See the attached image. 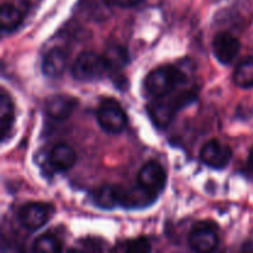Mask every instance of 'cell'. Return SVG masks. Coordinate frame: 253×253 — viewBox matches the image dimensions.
Returning a JSON list of instances; mask_svg holds the SVG:
<instances>
[{"label":"cell","instance_id":"1","mask_svg":"<svg viewBox=\"0 0 253 253\" xmlns=\"http://www.w3.org/2000/svg\"><path fill=\"white\" fill-rule=\"evenodd\" d=\"M185 82V76L179 68L162 66L153 69L145 79V88L153 98H163L172 94Z\"/></svg>","mask_w":253,"mask_h":253},{"label":"cell","instance_id":"2","mask_svg":"<svg viewBox=\"0 0 253 253\" xmlns=\"http://www.w3.org/2000/svg\"><path fill=\"white\" fill-rule=\"evenodd\" d=\"M194 96L195 94L193 91L188 90L180 93L177 98L167 99V96L156 98L157 100L152 101L148 105V114H150L151 119L156 125L160 126V127H165V126L169 125L172 119L174 118L175 111L184 104L189 103L190 99H193Z\"/></svg>","mask_w":253,"mask_h":253},{"label":"cell","instance_id":"3","mask_svg":"<svg viewBox=\"0 0 253 253\" xmlns=\"http://www.w3.org/2000/svg\"><path fill=\"white\" fill-rule=\"evenodd\" d=\"M96 120L109 133H120L127 124V116L120 104L114 99H104L96 110Z\"/></svg>","mask_w":253,"mask_h":253},{"label":"cell","instance_id":"4","mask_svg":"<svg viewBox=\"0 0 253 253\" xmlns=\"http://www.w3.org/2000/svg\"><path fill=\"white\" fill-rule=\"evenodd\" d=\"M72 76L77 81L98 79L108 71L103 56L91 51L82 52L72 64Z\"/></svg>","mask_w":253,"mask_h":253},{"label":"cell","instance_id":"5","mask_svg":"<svg viewBox=\"0 0 253 253\" xmlns=\"http://www.w3.org/2000/svg\"><path fill=\"white\" fill-rule=\"evenodd\" d=\"M53 207L47 203H27L19 210V220L27 230H39L53 215Z\"/></svg>","mask_w":253,"mask_h":253},{"label":"cell","instance_id":"6","mask_svg":"<svg viewBox=\"0 0 253 253\" xmlns=\"http://www.w3.org/2000/svg\"><path fill=\"white\" fill-rule=\"evenodd\" d=\"M232 158V150L229 145L220 140L212 138L205 142L200 150V160L208 167L214 169H222L230 163Z\"/></svg>","mask_w":253,"mask_h":253},{"label":"cell","instance_id":"7","mask_svg":"<svg viewBox=\"0 0 253 253\" xmlns=\"http://www.w3.org/2000/svg\"><path fill=\"white\" fill-rule=\"evenodd\" d=\"M137 183L148 192L157 195L166 187L167 173L161 163L156 161H148L138 170Z\"/></svg>","mask_w":253,"mask_h":253},{"label":"cell","instance_id":"8","mask_svg":"<svg viewBox=\"0 0 253 253\" xmlns=\"http://www.w3.org/2000/svg\"><path fill=\"white\" fill-rule=\"evenodd\" d=\"M189 245L197 252H210L219 245L216 226L211 222H198L189 234Z\"/></svg>","mask_w":253,"mask_h":253},{"label":"cell","instance_id":"9","mask_svg":"<svg viewBox=\"0 0 253 253\" xmlns=\"http://www.w3.org/2000/svg\"><path fill=\"white\" fill-rule=\"evenodd\" d=\"M241 44L232 34L219 32L212 41V52L217 61L222 64H230L239 54Z\"/></svg>","mask_w":253,"mask_h":253},{"label":"cell","instance_id":"10","mask_svg":"<svg viewBox=\"0 0 253 253\" xmlns=\"http://www.w3.org/2000/svg\"><path fill=\"white\" fill-rule=\"evenodd\" d=\"M77 104H78V101L73 96L66 95V94H56V95H52L51 98L47 99L44 110L51 119L62 121L72 115L74 109L77 108Z\"/></svg>","mask_w":253,"mask_h":253},{"label":"cell","instance_id":"11","mask_svg":"<svg viewBox=\"0 0 253 253\" xmlns=\"http://www.w3.org/2000/svg\"><path fill=\"white\" fill-rule=\"evenodd\" d=\"M51 167L57 172L69 170L77 162L76 151L67 143H58L51 150L48 156Z\"/></svg>","mask_w":253,"mask_h":253},{"label":"cell","instance_id":"12","mask_svg":"<svg viewBox=\"0 0 253 253\" xmlns=\"http://www.w3.org/2000/svg\"><path fill=\"white\" fill-rule=\"evenodd\" d=\"M156 197L157 195L152 194L137 183V185L132 188L121 187L120 205L125 208H142L151 204Z\"/></svg>","mask_w":253,"mask_h":253},{"label":"cell","instance_id":"13","mask_svg":"<svg viewBox=\"0 0 253 253\" xmlns=\"http://www.w3.org/2000/svg\"><path fill=\"white\" fill-rule=\"evenodd\" d=\"M67 59V52L64 49L58 47L49 49L42 59V72L44 76L57 78L66 71Z\"/></svg>","mask_w":253,"mask_h":253},{"label":"cell","instance_id":"14","mask_svg":"<svg viewBox=\"0 0 253 253\" xmlns=\"http://www.w3.org/2000/svg\"><path fill=\"white\" fill-rule=\"evenodd\" d=\"M120 197L121 187L114 184L103 185L93 193V200L96 207L105 210L113 209L116 205H120Z\"/></svg>","mask_w":253,"mask_h":253},{"label":"cell","instance_id":"15","mask_svg":"<svg viewBox=\"0 0 253 253\" xmlns=\"http://www.w3.org/2000/svg\"><path fill=\"white\" fill-rule=\"evenodd\" d=\"M14 103L9 94L5 90H1V95H0V132H1L2 141L6 140V136L9 135L12 124H14Z\"/></svg>","mask_w":253,"mask_h":253},{"label":"cell","instance_id":"16","mask_svg":"<svg viewBox=\"0 0 253 253\" xmlns=\"http://www.w3.org/2000/svg\"><path fill=\"white\" fill-rule=\"evenodd\" d=\"M106 68L111 72H119L128 63V53L124 47L114 44L109 46L103 54Z\"/></svg>","mask_w":253,"mask_h":253},{"label":"cell","instance_id":"17","mask_svg":"<svg viewBox=\"0 0 253 253\" xmlns=\"http://www.w3.org/2000/svg\"><path fill=\"white\" fill-rule=\"evenodd\" d=\"M0 22H1V29L4 32L14 31L22 22L21 11L15 5L4 2L0 11Z\"/></svg>","mask_w":253,"mask_h":253},{"label":"cell","instance_id":"18","mask_svg":"<svg viewBox=\"0 0 253 253\" xmlns=\"http://www.w3.org/2000/svg\"><path fill=\"white\" fill-rule=\"evenodd\" d=\"M234 82L240 88H252L253 86V58H246L237 66L234 73Z\"/></svg>","mask_w":253,"mask_h":253},{"label":"cell","instance_id":"19","mask_svg":"<svg viewBox=\"0 0 253 253\" xmlns=\"http://www.w3.org/2000/svg\"><path fill=\"white\" fill-rule=\"evenodd\" d=\"M62 250V242L56 235L46 232L35 241L34 251L35 252H59Z\"/></svg>","mask_w":253,"mask_h":253},{"label":"cell","instance_id":"20","mask_svg":"<svg viewBox=\"0 0 253 253\" xmlns=\"http://www.w3.org/2000/svg\"><path fill=\"white\" fill-rule=\"evenodd\" d=\"M123 250L127 252H147L151 250V244L145 237H140V239L126 242Z\"/></svg>","mask_w":253,"mask_h":253},{"label":"cell","instance_id":"21","mask_svg":"<svg viewBox=\"0 0 253 253\" xmlns=\"http://www.w3.org/2000/svg\"><path fill=\"white\" fill-rule=\"evenodd\" d=\"M141 0H113L114 4L119 5L121 7H132L137 5Z\"/></svg>","mask_w":253,"mask_h":253},{"label":"cell","instance_id":"22","mask_svg":"<svg viewBox=\"0 0 253 253\" xmlns=\"http://www.w3.org/2000/svg\"><path fill=\"white\" fill-rule=\"evenodd\" d=\"M247 169H249L250 172H253V147L251 148V151H250L249 158H247Z\"/></svg>","mask_w":253,"mask_h":253}]
</instances>
